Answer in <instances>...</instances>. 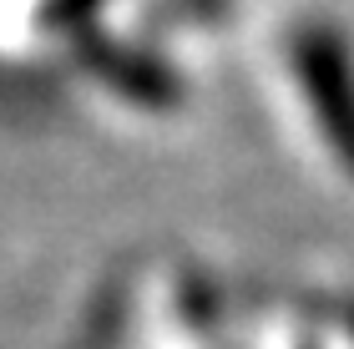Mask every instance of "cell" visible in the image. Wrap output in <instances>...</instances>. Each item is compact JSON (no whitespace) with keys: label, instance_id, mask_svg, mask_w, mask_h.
<instances>
[{"label":"cell","instance_id":"obj_1","mask_svg":"<svg viewBox=\"0 0 354 349\" xmlns=\"http://www.w3.org/2000/svg\"><path fill=\"white\" fill-rule=\"evenodd\" d=\"M294 61H299L304 82H309V102H314L319 122H324V132L354 162V71H349V56L339 51L334 36L309 30V36L299 41Z\"/></svg>","mask_w":354,"mask_h":349}]
</instances>
